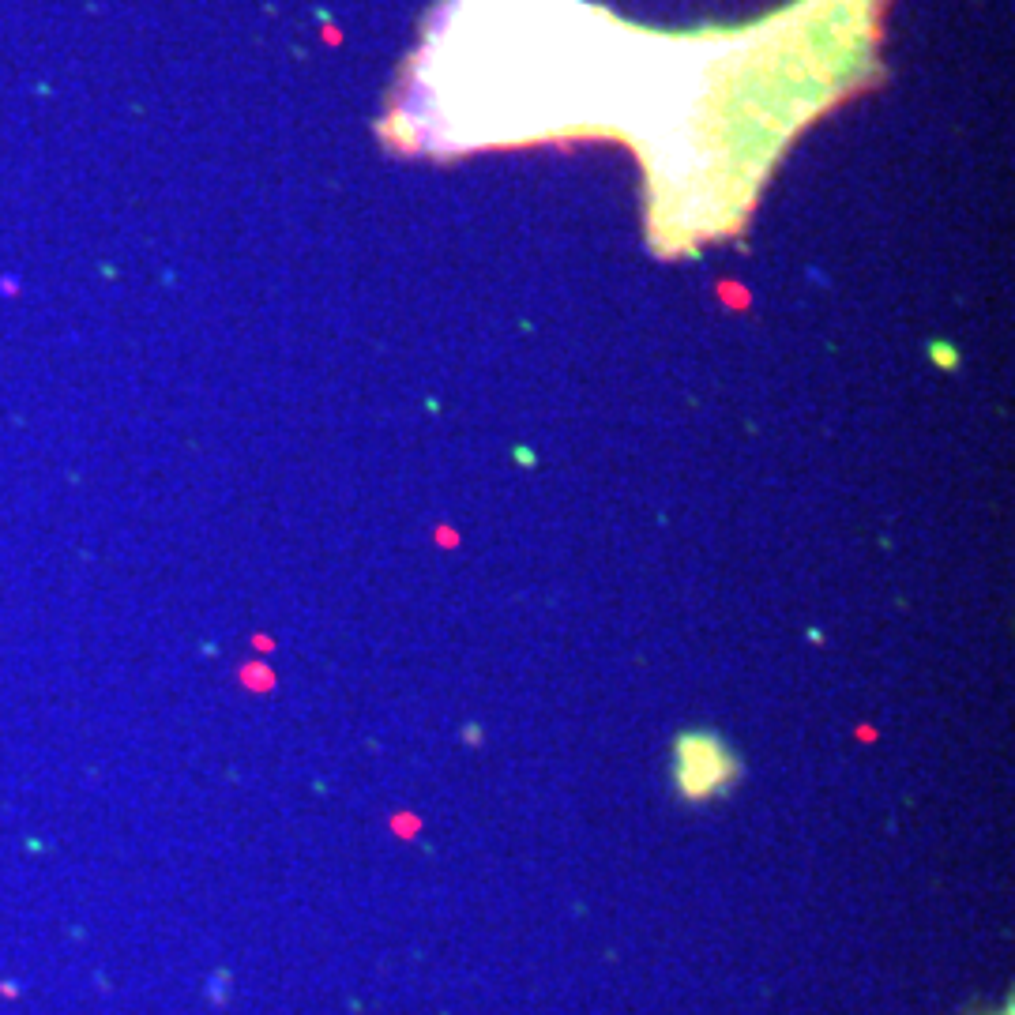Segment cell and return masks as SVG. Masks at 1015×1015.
<instances>
[{
  "instance_id": "6da1fadb",
  "label": "cell",
  "mask_w": 1015,
  "mask_h": 1015,
  "mask_svg": "<svg viewBox=\"0 0 1015 1015\" xmlns=\"http://www.w3.org/2000/svg\"><path fill=\"white\" fill-rule=\"evenodd\" d=\"M673 794L681 801L703 805V801H719L737 786L741 779V760L734 745L707 726H688L673 737V764H670Z\"/></svg>"
}]
</instances>
